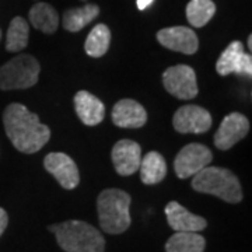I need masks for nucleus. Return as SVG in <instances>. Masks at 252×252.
Listing matches in <instances>:
<instances>
[{"label": "nucleus", "instance_id": "1", "mask_svg": "<svg viewBox=\"0 0 252 252\" xmlns=\"http://www.w3.org/2000/svg\"><path fill=\"white\" fill-rule=\"evenodd\" d=\"M3 125L11 144L24 154L39 152L51 139V129L41 124L36 114L18 102H13L4 109Z\"/></svg>", "mask_w": 252, "mask_h": 252}, {"label": "nucleus", "instance_id": "2", "mask_svg": "<svg viewBox=\"0 0 252 252\" xmlns=\"http://www.w3.org/2000/svg\"><path fill=\"white\" fill-rule=\"evenodd\" d=\"M64 252H104L105 240L94 225L81 220H67L49 225Z\"/></svg>", "mask_w": 252, "mask_h": 252}, {"label": "nucleus", "instance_id": "3", "mask_svg": "<svg viewBox=\"0 0 252 252\" xmlns=\"http://www.w3.org/2000/svg\"><path fill=\"white\" fill-rule=\"evenodd\" d=\"M130 195L122 189H104L97 199L101 230L108 234H122L130 227Z\"/></svg>", "mask_w": 252, "mask_h": 252}, {"label": "nucleus", "instance_id": "4", "mask_svg": "<svg viewBox=\"0 0 252 252\" xmlns=\"http://www.w3.org/2000/svg\"><path fill=\"white\" fill-rule=\"evenodd\" d=\"M192 188L200 193L213 195L227 203H240L243 200V188L234 172L207 165L192 178Z\"/></svg>", "mask_w": 252, "mask_h": 252}, {"label": "nucleus", "instance_id": "5", "mask_svg": "<svg viewBox=\"0 0 252 252\" xmlns=\"http://www.w3.org/2000/svg\"><path fill=\"white\" fill-rule=\"evenodd\" d=\"M41 66L34 56L17 55L0 67V90H26L38 83Z\"/></svg>", "mask_w": 252, "mask_h": 252}, {"label": "nucleus", "instance_id": "6", "mask_svg": "<svg viewBox=\"0 0 252 252\" xmlns=\"http://www.w3.org/2000/svg\"><path fill=\"white\" fill-rule=\"evenodd\" d=\"M164 89L178 99H192L198 95L196 73L188 64H175L162 73Z\"/></svg>", "mask_w": 252, "mask_h": 252}, {"label": "nucleus", "instance_id": "7", "mask_svg": "<svg viewBox=\"0 0 252 252\" xmlns=\"http://www.w3.org/2000/svg\"><path fill=\"white\" fill-rule=\"evenodd\" d=\"M213 160V154L205 144L190 143L187 144L174 160V170L177 177L185 180L193 177L200 170L207 167Z\"/></svg>", "mask_w": 252, "mask_h": 252}, {"label": "nucleus", "instance_id": "8", "mask_svg": "<svg viewBox=\"0 0 252 252\" xmlns=\"http://www.w3.org/2000/svg\"><path fill=\"white\" fill-rule=\"evenodd\" d=\"M174 129L180 133H205L212 126V115L199 105H184L172 118Z\"/></svg>", "mask_w": 252, "mask_h": 252}, {"label": "nucleus", "instance_id": "9", "mask_svg": "<svg viewBox=\"0 0 252 252\" xmlns=\"http://www.w3.org/2000/svg\"><path fill=\"white\" fill-rule=\"evenodd\" d=\"M216 70L220 76L228 74H243L252 76V58L251 54L244 52V44L240 41H233L223 51L216 63Z\"/></svg>", "mask_w": 252, "mask_h": 252}, {"label": "nucleus", "instance_id": "10", "mask_svg": "<svg viewBox=\"0 0 252 252\" xmlns=\"http://www.w3.org/2000/svg\"><path fill=\"white\" fill-rule=\"evenodd\" d=\"M44 167L59 182L62 188L70 190L80 184L79 168L72 157H69L67 154L49 153L44 158Z\"/></svg>", "mask_w": 252, "mask_h": 252}, {"label": "nucleus", "instance_id": "11", "mask_svg": "<svg viewBox=\"0 0 252 252\" xmlns=\"http://www.w3.org/2000/svg\"><path fill=\"white\" fill-rule=\"evenodd\" d=\"M157 41L164 48L181 52L185 55H193L199 48V39L196 32L189 27L177 26V27H167L157 32Z\"/></svg>", "mask_w": 252, "mask_h": 252}, {"label": "nucleus", "instance_id": "12", "mask_svg": "<svg viewBox=\"0 0 252 252\" xmlns=\"http://www.w3.org/2000/svg\"><path fill=\"white\" fill-rule=\"evenodd\" d=\"M250 132V121L248 118L240 114L233 112L224 117L215 135V144L220 150H228L240 140H243Z\"/></svg>", "mask_w": 252, "mask_h": 252}, {"label": "nucleus", "instance_id": "13", "mask_svg": "<svg viewBox=\"0 0 252 252\" xmlns=\"http://www.w3.org/2000/svg\"><path fill=\"white\" fill-rule=\"evenodd\" d=\"M111 158L114 162L115 171L122 177H129L135 174L142 161V147L129 139L118 140L115 146L112 147Z\"/></svg>", "mask_w": 252, "mask_h": 252}, {"label": "nucleus", "instance_id": "14", "mask_svg": "<svg viewBox=\"0 0 252 252\" xmlns=\"http://www.w3.org/2000/svg\"><path fill=\"white\" fill-rule=\"evenodd\" d=\"M165 216L168 225L177 233H199L207 227L206 219L190 213L175 200L165 206Z\"/></svg>", "mask_w": 252, "mask_h": 252}, {"label": "nucleus", "instance_id": "15", "mask_svg": "<svg viewBox=\"0 0 252 252\" xmlns=\"http://www.w3.org/2000/svg\"><path fill=\"white\" fill-rule=\"evenodd\" d=\"M112 122L118 127L137 129L146 125L147 112L142 104L132 98H124L118 101L112 108Z\"/></svg>", "mask_w": 252, "mask_h": 252}, {"label": "nucleus", "instance_id": "16", "mask_svg": "<svg viewBox=\"0 0 252 252\" xmlns=\"http://www.w3.org/2000/svg\"><path fill=\"white\" fill-rule=\"evenodd\" d=\"M74 109L80 121L87 126L101 124L105 117V107L101 99L89 91H77L74 95Z\"/></svg>", "mask_w": 252, "mask_h": 252}, {"label": "nucleus", "instance_id": "17", "mask_svg": "<svg viewBox=\"0 0 252 252\" xmlns=\"http://www.w3.org/2000/svg\"><path fill=\"white\" fill-rule=\"evenodd\" d=\"M140 180L144 185H156L167 175V162L158 152H149L140 161Z\"/></svg>", "mask_w": 252, "mask_h": 252}, {"label": "nucleus", "instance_id": "18", "mask_svg": "<svg viewBox=\"0 0 252 252\" xmlns=\"http://www.w3.org/2000/svg\"><path fill=\"white\" fill-rule=\"evenodd\" d=\"M30 23L32 27L39 30L44 34H54L59 27V16L58 11L49 3H36L34 4L30 13Z\"/></svg>", "mask_w": 252, "mask_h": 252}, {"label": "nucleus", "instance_id": "19", "mask_svg": "<svg viewBox=\"0 0 252 252\" xmlns=\"http://www.w3.org/2000/svg\"><path fill=\"white\" fill-rule=\"evenodd\" d=\"M99 7L94 3L86 4L83 7L69 9L64 11L62 17L63 28L69 32L81 31L86 26H89L91 21L98 17Z\"/></svg>", "mask_w": 252, "mask_h": 252}, {"label": "nucleus", "instance_id": "20", "mask_svg": "<svg viewBox=\"0 0 252 252\" xmlns=\"http://www.w3.org/2000/svg\"><path fill=\"white\" fill-rule=\"evenodd\" d=\"M206 240L198 233H175L165 243V252H203Z\"/></svg>", "mask_w": 252, "mask_h": 252}, {"label": "nucleus", "instance_id": "21", "mask_svg": "<svg viewBox=\"0 0 252 252\" xmlns=\"http://www.w3.org/2000/svg\"><path fill=\"white\" fill-rule=\"evenodd\" d=\"M111 44V31L105 24H97L86 39L84 49L91 58H101L108 52Z\"/></svg>", "mask_w": 252, "mask_h": 252}, {"label": "nucleus", "instance_id": "22", "mask_svg": "<svg viewBox=\"0 0 252 252\" xmlns=\"http://www.w3.org/2000/svg\"><path fill=\"white\" fill-rule=\"evenodd\" d=\"M216 4L213 0H190L187 4V20L195 28H202L213 18Z\"/></svg>", "mask_w": 252, "mask_h": 252}, {"label": "nucleus", "instance_id": "23", "mask_svg": "<svg viewBox=\"0 0 252 252\" xmlns=\"http://www.w3.org/2000/svg\"><path fill=\"white\" fill-rule=\"evenodd\" d=\"M30 38V27L28 23L23 17H14L10 23L6 36V51L9 52H20L26 49Z\"/></svg>", "mask_w": 252, "mask_h": 252}, {"label": "nucleus", "instance_id": "24", "mask_svg": "<svg viewBox=\"0 0 252 252\" xmlns=\"http://www.w3.org/2000/svg\"><path fill=\"white\" fill-rule=\"evenodd\" d=\"M7 224H9V216H7V212L0 207V237L3 235L4 230L7 228Z\"/></svg>", "mask_w": 252, "mask_h": 252}, {"label": "nucleus", "instance_id": "25", "mask_svg": "<svg viewBox=\"0 0 252 252\" xmlns=\"http://www.w3.org/2000/svg\"><path fill=\"white\" fill-rule=\"evenodd\" d=\"M154 0H137V9L144 10L146 7H149Z\"/></svg>", "mask_w": 252, "mask_h": 252}, {"label": "nucleus", "instance_id": "26", "mask_svg": "<svg viewBox=\"0 0 252 252\" xmlns=\"http://www.w3.org/2000/svg\"><path fill=\"white\" fill-rule=\"evenodd\" d=\"M248 49H250V51L252 49V35L248 36Z\"/></svg>", "mask_w": 252, "mask_h": 252}, {"label": "nucleus", "instance_id": "27", "mask_svg": "<svg viewBox=\"0 0 252 252\" xmlns=\"http://www.w3.org/2000/svg\"><path fill=\"white\" fill-rule=\"evenodd\" d=\"M0 38H1V30H0Z\"/></svg>", "mask_w": 252, "mask_h": 252}, {"label": "nucleus", "instance_id": "28", "mask_svg": "<svg viewBox=\"0 0 252 252\" xmlns=\"http://www.w3.org/2000/svg\"><path fill=\"white\" fill-rule=\"evenodd\" d=\"M81 1H87V0H81Z\"/></svg>", "mask_w": 252, "mask_h": 252}]
</instances>
